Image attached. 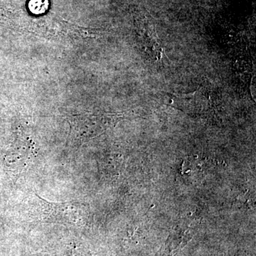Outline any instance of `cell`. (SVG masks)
<instances>
[{
  "label": "cell",
  "instance_id": "3",
  "mask_svg": "<svg viewBox=\"0 0 256 256\" xmlns=\"http://www.w3.org/2000/svg\"><path fill=\"white\" fill-rule=\"evenodd\" d=\"M144 52L146 56L156 63L162 64L164 58H168L161 41L156 32V26L150 20H144L142 32H141Z\"/></svg>",
  "mask_w": 256,
  "mask_h": 256
},
{
  "label": "cell",
  "instance_id": "1",
  "mask_svg": "<svg viewBox=\"0 0 256 256\" xmlns=\"http://www.w3.org/2000/svg\"><path fill=\"white\" fill-rule=\"evenodd\" d=\"M172 104L184 110L208 112L214 109L217 100L216 92L208 85H202L194 92L184 94H172Z\"/></svg>",
  "mask_w": 256,
  "mask_h": 256
},
{
  "label": "cell",
  "instance_id": "4",
  "mask_svg": "<svg viewBox=\"0 0 256 256\" xmlns=\"http://www.w3.org/2000/svg\"><path fill=\"white\" fill-rule=\"evenodd\" d=\"M48 8V0H30L28 9L34 14H42L46 12Z\"/></svg>",
  "mask_w": 256,
  "mask_h": 256
},
{
  "label": "cell",
  "instance_id": "2",
  "mask_svg": "<svg viewBox=\"0 0 256 256\" xmlns=\"http://www.w3.org/2000/svg\"><path fill=\"white\" fill-rule=\"evenodd\" d=\"M48 210L46 212L47 220H52L60 223L82 224V205L77 202L68 203H50L46 202Z\"/></svg>",
  "mask_w": 256,
  "mask_h": 256
}]
</instances>
